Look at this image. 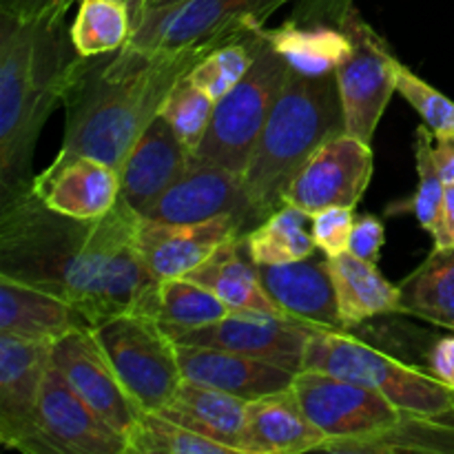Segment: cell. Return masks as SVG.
Returning a JSON list of instances; mask_svg holds the SVG:
<instances>
[{"mask_svg": "<svg viewBox=\"0 0 454 454\" xmlns=\"http://www.w3.org/2000/svg\"><path fill=\"white\" fill-rule=\"evenodd\" d=\"M346 133L344 105L335 71L309 74L291 67L244 171V189L257 222L284 204V193L310 155Z\"/></svg>", "mask_w": 454, "mask_h": 454, "instance_id": "277c9868", "label": "cell"}, {"mask_svg": "<svg viewBox=\"0 0 454 454\" xmlns=\"http://www.w3.org/2000/svg\"><path fill=\"white\" fill-rule=\"evenodd\" d=\"M426 364H428L426 368H428L430 375H434L448 388L454 390V333L434 341L433 348L428 350Z\"/></svg>", "mask_w": 454, "mask_h": 454, "instance_id": "60d3db41", "label": "cell"}, {"mask_svg": "<svg viewBox=\"0 0 454 454\" xmlns=\"http://www.w3.org/2000/svg\"><path fill=\"white\" fill-rule=\"evenodd\" d=\"M399 291L402 315L454 331V248H434Z\"/></svg>", "mask_w": 454, "mask_h": 454, "instance_id": "f1b7e54d", "label": "cell"}, {"mask_svg": "<svg viewBox=\"0 0 454 454\" xmlns=\"http://www.w3.org/2000/svg\"><path fill=\"white\" fill-rule=\"evenodd\" d=\"M244 244L255 264H286L315 255L310 213L282 204L262 224L244 233Z\"/></svg>", "mask_w": 454, "mask_h": 454, "instance_id": "f546056e", "label": "cell"}, {"mask_svg": "<svg viewBox=\"0 0 454 454\" xmlns=\"http://www.w3.org/2000/svg\"><path fill=\"white\" fill-rule=\"evenodd\" d=\"M136 222L122 200L96 220L62 215L29 184L0 200V273L62 297L91 326L153 315L160 279L137 255Z\"/></svg>", "mask_w": 454, "mask_h": 454, "instance_id": "6da1fadb", "label": "cell"}, {"mask_svg": "<svg viewBox=\"0 0 454 454\" xmlns=\"http://www.w3.org/2000/svg\"><path fill=\"white\" fill-rule=\"evenodd\" d=\"M397 93L415 106L434 136L454 137V100L443 96L406 65L397 67Z\"/></svg>", "mask_w": 454, "mask_h": 454, "instance_id": "8d00e7d4", "label": "cell"}, {"mask_svg": "<svg viewBox=\"0 0 454 454\" xmlns=\"http://www.w3.org/2000/svg\"><path fill=\"white\" fill-rule=\"evenodd\" d=\"M145 4H146V0H145Z\"/></svg>", "mask_w": 454, "mask_h": 454, "instance_id": "bcb514c9", "label": "cell"}, {"mask_svg": "<svg viewBox=\"0 0 454 454\" xmlns=\"http://www.w3.org/2000/svg\"><path fill=\"white\" fill-rule=\"evenodd\" d=\"M247 399L224 390L182 380L171 402L160 411L176 424L242 454V426Z\"/></svg>", "mask_w": 454, "mask_h": 454, "instance_id": "d4e9b609", "label": "cell"}, {"mask_svg": "<svg viewBox=\"0 0 454 454\" xmlns=\"http://www.w3.org/2000/svg\"><path fill=\"white\" fill-rule=\"evenodd\" d=\"M372 168V145L341 133L324 142L297 171L284 193V204L310 215L331 207L355 208L371 184Z\"/></svg>", "mask_w": 454, "mask_h": 454, "instance_id": "7c38bea8", "label": "cell"}, {"mask_svg": "<svg viewBox=\"0 0 454 454\" xmlns=\"http://www.w3.org/2000/svg\"><path fill=\"white\" fill-rule=\"evenodd\" d=\"M213 109H215V100L207 96L198 84L184 78L167 98L160 115L168 120L182 145L193 153L207 133Z\"/></svg>", "mask_w": 454, "mask_h": 454, "instance_id": "d590c367", "label": "cell"}, {"mask_svg": "<svg viewBox=\"0 0 454 454\" xmlns=\"http://www.w3.org/2000/svg\"><path fill=\"white\" fill-rule=\"evenodd\" d=\"M229 313V306L202 284L186 278H171L160 279L151 317L173 337L177 333L217 322Z\"/></svg>", "mask_w": 454, "mask_h": 454, "instance_id": "4dcf8cb0", "label": "cell"}, {"mask_svg": "<svg viewBox=\"0 0 454 454\" xmlns=\"http://www.w3.org/2000/svg\"><path fill=\"white\" fill-rule=\"evenodd\" d=\"M91 333L140 411L160 412L171 402L184 380L177 344L151 315H115Z\"/></svg>", "mask_w": 454, "mask_h": 454, "instance_id": "ba28073f", "label": "cell"}, {"mask_svg": "<svg viewBox=\"0 0 454 454\" xmlns=\"http://www.w3.org/2000/svg\"><path fill=\"white\" fill-rule=\"evenodd\" d=\"M328 269L346 331L372 317L402 313V291L380 273L375 262L346 251L328 257Z\"/></svg>", "mask_w": 454, "mask_h": 454, "instance_id": "484cf974", "label": "cell"}, {"mask_svg": "<svg viewBox=\"0 0 454 454\" xmlns=\"http://www.w3.org/2000/svg\"><path fill=\"white\" fill-rule=\"evenodd\" d=\"M291 388L326 442L375 433L403 412L377 390L324 371H300Z\"/></svg>", "mask_w": 454, "mask_h": 454, "instance_id": "8fae6325", "label": "cell"}, {"mask_svg": "<svg viewBox=\"0 0 454 454\" xmlns=\"http://www.w3.org/2000/svg\"><path fill=\"white\" fill-rule=\"evenodd\" d=\"M91 324L62 297L0 273V333L53 344Z\"/></svg>", "mask_w": 454, "mask_h": 454, "instance_id": "603a6c76", "label": "cell"}, {"mask_svg": "<svg viewBox=\"0 0 454 454\" xmlns=\"http://www.w3.org/2000/svg\"><path fill=\"white\" fill-rule=\"evenodd\" d=\"M337 18L353 40V51L335 71L346 133L372 145L390 96L397 91V67L402 62L350 0H337Z\"/></svg>", "mask_w": 454, "mask_h": 454, "instance_id": "9c48e42d", "label": "cell"}, {"mask_svg": "<svg viewBox=\"0 0 454 454\" xmlns=\"http://www.w3.org/2000/svg\"><path fill=\"white\" fill-rule=\"evenodd\" d=\"M186 279L202 284L215 293L231 309V313H260L273 317H288L266 293L255 262L251 260L244 244V235L231 238L222 244L207 262L184 275Z\"/></svg>", "mask_w": 454, "mask_h": 454, "instance_id": "cb8c5ba5", "label": "cell"}, {"mask_svg": "<svg viewBox=\"0 0 454 454\" xmlns=\"http://www.w3.org/2000/svg\"><path fill=\"white\" fill-rule=\"evenodd\" d=\"M288 0H180L145 9L124 49L137 56H171L191 49H213L244 31L264 27Z\"/></svg>", "mask_w": 454, "mask_h": 454, "instance_id": "52a82bcc", "label": "cell"}, {"mask_svg": "<svg viewBox=\"0 0 454 454\" xmlns=\"http://www.w3.org/2000/svg\"><path fill=\"white\" fill-rule=\"evenodd\" d=\"M326 442L306 417L293 388L247 402L242 426V454L317 452Z\"/></svg>", "mask_w": 454, "mask_h": 454, "instance_id": "7402d4cb", "label": "cell"}, {"mask_svg": "<svg viewBox=\"0 0 454 454\" xmlns=\"http://www.w3.org/2000/svg\"><path fill=\"white\" fill-rule=\"evenodd\" d=\"M71 43L82 58L115 53L133 34V13L124 0H80L69 25Z\"/></svg>", "mask_w": 454, "mask_h": 454, "instance_id": "1f68e13d", "label": "cell"}, {"mask_svg": "<svg viewBox=\"0 0 454 454\" xmlns=\"http://www.w3.org/2000/svg\"><path fill=\"white\" fill-rule=\"evenodd\" d=\"M75 60L65 18L20 20L0 13V200L34 180L40 131L65 102Z\"/></svg>", "mask_w": 454, "mask_h": 454, "instance_id": "3957f363", "label": "cell"}, {"mask_svg": "<svg viewBox=\"0 0 454 454\" xmlns=\"http://www.w3.org/2000/svg\"><path fill=\"white\" fill-rule=\"evenodd\" d=\"M248 231L251 224L242 215H222L193 224H173L137 215L133 242L142 264L155 279H171L184 278L222 244Z\"/></svg>", "mask_w": 454, "mask_h": 454, "instance_id": "5bb4252c", "label": "cell"}, {"mask_svg": "<svg viewBox=\"0 0 454 454\" xmlns=\"http://www.w3.org/2000/svg\"><path fill=\"white\" fill-rule=\"evenodd\" d=\"M262 34L286 58L288 65L309 74L337 71L353 51V40L340 25L337 13L335 22L295 16L275 29H266L264 25Z\"/></svg>", "mask_w": 454, "mask_h": 454, "instance_id": "83f0119b", "label": "cell"}, {"mask_svg": "<svg viewBox=\"0 0 454 454\" xmlns=\"http://www.w3.org/2000/svg\"><path fill=\"white\" fill-rule=\"evenodd\" d=\"M207 51L145 58L122 47L106 56H78L62 102L67 120L58 155H91L120 171L137 137Z\"/></svg>", "mask_w": 454, "mask_h": 454, "instance_id": "7a4b0ae2", "label": "cell"}, {"mask_svg": "<svg viewBox=\"0 0 454 454\" xmlns=\"http://www.w3.org/2000/svg\"><path fill=\"white\" fill-rule=\"evenodd\" d=\"M191 155L168 120L158 115L120 167V200L137 215H145L151 204L186 171Z\"/></svg>", "mask_w": 454, "mask_h": 454, "instance_id": "d6986e66", "label": "cell"}, {"mask_svg": "<svg viewBox=\"0 0 454 454\" xmlns=\"http://www.w3.org/2000/svg\"><path fill=\"white\" fill-rule=\"evenodd\" d=\"M177 362L184 380L224 390L247 402L288 390L297 375L264 359L207 346L177 344Z\"/></svg>", "mask_w": 454, "mask_h": 454, "instance_id": "44dd1931", "label": "cell"}, {"mask_svg": "<svg viewBox=\"0 0 454 454\" xmlns=\"http://www.w3.org/2000/svg\"><path fill=\"white\" fill-rule=\"evenodd\" d=\"M129 454H235L160 412H142L127 437Z\"/></svg>", "mask_w": 454, "mask_h": 454, "instance_id": "836d02e7", "label": "cell"}, {"mask_svg": "<svg viewBox=\"0 0 454 454\" xmlns=\"http://www.w3.org/2000/svg\"><path fill=\"white\" fill-rule=\"evenodd\" d=\"M319 326L293 317H273L260 313H229L207 326L173 335L176 344L207 346L248 355L278 364L293 372L301 371L306 344Z\"/></svg>", "mask_w": 454, "mask_h": 454, "instance_id": "4fadbf2b", "label": "cell"}, {"mask_svg": "<svg viewBox=\"0 0 454 454\" xmlns=\"http://www.w3.org/2000/svg\"><path fill=\"white\" fill-rule=\"evenodd\" d=\"M80 3V0H78ZM124 3L131 7V13H133V25L137 22V18L142 16V12H145V0H124Z\"/></svg>", "mask_w": 454, "mask_h": 454, "instance_id": "ee69618b", "label": "cell"}, {"mask_svg": "<svg viewBox=\"0 0 454 454\" xmlns=\"http://www.w3.org/2000/svg\"><path fill=\"white\" fill-rule=\"evenodd\" d=\"M176 3H180V0H146L145 9H160V7H168V4H176Z\"/></svg>", "mask_w": 454, "mask_h": 454, "instance_id": "f6af8a7d", "label": "cell"}, {"mask_svg": "<svg viewBox=\"0 0 454 454\" xmlns=\"http://www.w3.org/2000/svg\"><path fill=\"white\" fill-rule=\"evenodd\" d=\"M29 454H129L124 434L111 428L69 386L53 364L44 372Z\"/></svg>", "mask_w": 454, "mask_h": 454, "instance_id": "30bf717a", "label": "cell"}, {"mask_svg": "<svg viewBox=\"0 0 454 454\" xmlns=\"http://www.w3.org/2000/svg\"><path fill=\"white\" fill-rule=\"evenodd\" d=\"M78 0H0V13L20 20H58Z\"/></svg>", "mask_w": 454, "mask_h": 454, "instance_id": "ab89813d", "label": "cell"}, {"mask_svg": "<svg viewBox=\"0 0 454 454\" xmlns=\"http://www.w3.org/2000/svg\"><path fill=\"white\" fill-rule=\"evenodd\" d=\"M291 71L286 58L264 38L260 29L255 60L244 78L215 102L207 133L193 155L220 164L244 177L266 120L282 93Z\"/></svg>", "mask_w": 454, "mask_h": 454, "instance_id": "8992f818", "label": "cell"}, {"mask_svg": "<svg viewBox=\"0 0 454 454\" xmlns=\"http://www.w3.org/2000/svg\"><path fill=\"white\" fill-rule=\"evenodd\" d=\"M31 191L56 213L96 220L120 202V173L91 155H56L40 176H34Z\"/></svg>", "mask_w": 454, "mask_h": 454, "instance_id": "ac0fdd59", "label": "cell"}, {"mask_svg": "<svg viewBox=\"0 0 454 454\" xmlns=\"http://www.w3.org/2000/svg\"><path fill=\"white\" fill-rule=\"evenodd\" d=\"M434 133L426 124L415 131V167H417V191L411 200L403 202V211L415 213L417 222L430 238L439 233L443 220V200H446V182L434 164L433 155Z\"/></svg>", "mask_w": 454, "mask_h": 454, "instance_id": "e575fe53", "label": "cell"}, {"mask_svg": "<svg viewBox=\"0 0 454 454\" xmlns=\"http://www.w3.org/2000/svg\"><path fill=\"white\" fill-rule=\"evenodd\" d=\"M260 29L262 27L244 31L238 38L213 47L211 51L200 58V62L189 71L186 78L198 84L215 102L222 100L251 69L253 60H255L257 43H260Z\"/></svg>", "mask_w": 454, "mask_h": 454, "instance_id": "d6a6232c", "label": "cell"}, {"mask_svg": "<svg viewBox=\"0 0 454 454\" xmlns=\"http://www.w3.org/2000/svg\"><path fill=\"white\" fill-rule=\"evenodd\" d=\"M433 242L434 248H454V184H446L442 229L434 235Z\"/></svg>", "mask_w": 454, "mask_h": 454, "instance_id": "7bdbcfd3", "label": "cell"}, {"mask_svg": "<svg viewBox=\"0 0 454 454\" xmlns=\"http://www.w3.org/2000/svg\"><path fill=\"white\" fill-rule=\"evenodd\" d=\"M222 215H242L251 229L260 224L244 189V177L198 155H191L186 171L145 213L151 220L173 224H193Z\"/></svg>", "mask_w": 454, "mask_h": 454, "instance_id": "9a60e30c", "label": "cell"}, {"mask_svg": "<svg viewBox=\"0 0 454 454\" xmlns=\"http://www.w3.org/2000/svg\"><path fill=\"white\" fill-rule=\"evenodd\" d=\"M386 242L384 222L375 215H355L353 233H350L348 251L362 260L375 262L380 260L381 248Z\"/></svg>", "mask_w": 454, "mask_h": 454, "instance_id": "f35d334b", "label": "cell"}, {"mask_svg": "<svg viewBox=\"0 0 454 454\" xmlns=\"http://www.w3.org/2000/svg\"><path fill=\"white\" fill-rule=\"evenodd\" d=\"M49 364L51 344L0 333V442L9 450L29 443Z\"/></svg>", "mask_w": 454, "mask_h": 454, "instance_id": "e0dca14e", "label": "cell"}, {"mask_svg": "<svg viewBox=\"0 0 454 454\" xmlns=\"http://www.w3.org/2000/svg\"><path fill=\"white\" fill-rule=\"evenodd\" d=\"M257 275L275 304L293 319L319 328L346 331L337 309L328 257H306L286 264H255Z\"/></svg>", "mask_w": 454, "mask_h": 454, "instance_id": "ffe728a7", "label": "cell"}, {"mask_svg": "<svg viewBox=\"0 0 454 454\" xmlns=\"http://www.w3.org/2000/svg\"><path fill=\"white\" fill-rule=\"evenodd\" d=\"M433 155L446 184H454V137L434 136Z\"/></svg>", "mask_w": 454, "mask_h": 454, "instance_id": "b9f144b4", "label": "cell"}, {"mask_svg": "<svg viewBox=\"0 0 454 454\" xmlns=\"http://www.w3.org/2000/svg\"><path fill=\"white\" fill-rule=\"evenodd\" d=\"M317 452L340 454H454V415L402 412L395 424L362 437L328 439Z\"/></svg>", "mask_w": 454, "mask_h": 454, "instance_id": "4316f807", "label": "cell"}, {"mask_svg": "<svg viewBox=\"0 0 454 454\" xmlns=\"http://www.w3.org/2000/svg\"><path fill=\"white\" fill-rule=\"evenodd\" d=\"M301 371H324L384 395L403 412L454 415V390L430 372L395 359L350 331L317 328L306 344Z\"/></svg>", "mask_w": 454, "mask_h": 454, "instance_id": "5b68a950", "label": "cell"}, {"mask_svg": "<svg viewBox=\"0 0 454 454\" xmlns=\"http://www.w3.org/2000/svg\"><path fill=\"white\" fill-rule=\"evenodd\" d=\"M51 364L62 372L80 399H84L111 428L129 437L145 411L136 406L120 384L91 328L71 331L69 335L53 341Z\"/></svg>", "mask_w": 454, "mask_h": 454, "instance_id": "2e32d148", "label": "cell"}, {"mask_svg": "<svg viewBox=\"0 0 454 454\" xmlns=\"http://www.w3.org/2000/svg\"><path fill=\"white\" fill-rule=\"evenodd\" d=\"M355 224V208L331 207L310 215V231L317 251L326 257H335L348 251L350 233Z\"/></svg>", "mask_w": 454, "mask_h": 454, "instance_id": "74e56055", "label": "cell"}]
</instances>
